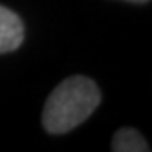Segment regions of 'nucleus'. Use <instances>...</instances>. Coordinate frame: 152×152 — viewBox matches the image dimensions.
Wrapping results in <instances>:
<instances>
[{"label": "nucleus", "instance_id": "f257e3e1", "mask_svg": "<svg viewBox=\"0 0 152 152\" xmlns=\"http://www.w3.org/2000/svg\"><path fill=\"white\" fill-rule=\"evenodd\" d=\"M102 93L86 76H71L49 95L42 110V125L49 134H66L96 110Z\"/></svg>", "mask_w": 152, "mask_h": 152}, {"label": "nucleus", "instance_id": "f03ea898", "mask_svg": "<svg viewBox=\"0 0 152 152\" xmlns=\"http://www.w3.org/2000/svg\"><path fill=\"white\" fill-rule=\"evenodd\" d=\"M24 41V24L10 9L0 5V54L15 51Z\"/></svg>", "mask_w": 152, "mask_h": 152}, {"label": "nucleus", "instance_id": "7ed1b4c3", "mask_svg": "<svg viewBox=\"0 0 152 152\" xmlns=\"http://www.w3.org/2000/svg\"><path fill=\"white\" fill-rule=\"evenodd\" d=\"M112 151L115 152H147L145 139L134 129H120L113 135L112 140Z\"/></svg>", "mask_w": 152, "mask_h": 152}, {"label": "nucleus", "instance_id": "20e7f679", "mask_svg": "<svg viewBox=\"0 0 152 152\" xmlns=\"http://www.w3.org/2000/svg\"><path fill=\"white\" fill-rule=\"evenodd\" d=\"M127 2H134V4H145L149 0H127Z\"/></svg>", "mask_w": 152, "mask_h": 152}]
</instances>
